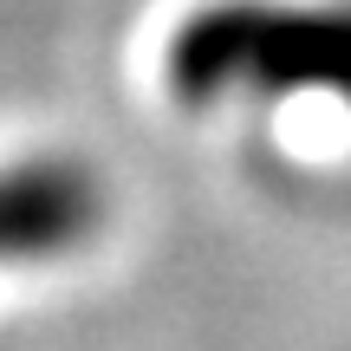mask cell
<instances>
[{"instance_id": "6da1fadb", "label": "cell", "mask_w": 351, "mask_h": 351, "mask_svg": "<svg viewBox=\"0 0 351 351\" xmlns=\"http://www.w3.org/2000/svg\"><path fill=\"white\" fill-rule=\"evenodd\" d=\"M176 104L339 98L351 104V0H202L163 39Z\"/></svg>"}, {"instance_id": "7a4b0ae2", "label": "cell", "mask_w": 351, "mask_h": 351, "mask_svg": "<svg viewBox=\"0 0 351 351\" xmlns=\"http://www.w3.org/2000/svg\"><path fill=\"white\" fill-rule=\"evenodd\" d=\"M104 221V182L78 156L0 163V267H39L85 247Z\"/></svg>"}]
</instances>
